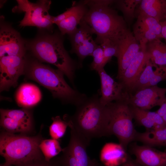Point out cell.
Here are the masks:
<instances>
[{
  "label": "cell",
  "instance_id": "1",
  "mask_svg": "<svg viewBox=\"0 0 166 166\" xmlns=\"http://www.w3.org/2000/svg\"><path fill=\"white\" fill-rule=\"evenodd\" d=\"M84 1L88 9L82 20L90 26L92 34L96 35V42L100 44L109 39L119 43L129 29L123 17L111 7L115 0Z\"/></svg>",
  "mask_w": 166,
  "mask_h": 166
},
{
  "label": "cell",
  "instance_id": "2",
  "mask_svg": "<svg viewBox=\"0 0 166 166\" xmlns=\"http://www.w3.org/2000/svg\"><path fill=\"white\" fill-rule=\"evenodd\" d=\"M99 98L98 94L87 97L76 107L73 115L63 117L68 127L89 142L92 138L109 136L110 109L101 103Z\"/></svg>",
  "mask_w": 166,
  "mask_h": 166
},
{
  "label": "cell",
  "instance_id": "3",
  "mask_svg": "<svg viewBox=\"0 0 166 166\" xmlns=\"http://www.w3.org/2000/svg\"><path fill=\"white\" fill-rule=\"evenodd\" d=\"M25 41L26 50L35 58L56 66L73 84L75 70L79 66L65 49L60 33L40 34L33 39Z\"/></svg>",
  "mask_w": 166,
  "mask_h": 166
},
{
  "label": "cell",
  "instance_id": "4",
  "mask_svg": "<svg viewBox=\"0 0 166 166\" xmlns=\"http://www.w3.org/2000/svg\"><path fill=\"white\" fill-rule=\"evenodd\" d=\"M25 60L24 74L29 79L48 89L53 97L76 107L87 97L85 94L71 87L64 78V74L59 69L43 64L35 57L26 56Z\"/></svg>",
  "mask_w": 166,
  "mask_h": 166
},
{
  "label": "cell",
  "instance_id": "5",
  "mask_svg": "<svg viewBox=\"0 0 166 166\" xmlns=\"http://www.w3.org/2000/svg\"><path fill=\"white\" fill-rule=\"evenodd\" d=\"M43 139L40 133L29 136L2 130L0 136V154L5 162L14 166L43 157L39 145Z\"/></svg>",
  "mask_w": 166,
  "mask_h": 166
},
{
  "label": "cell",
  "instance_id": "6",
  "mask_svg": "<svg viewBox=\"0 0 166 166\" xmlns=\"http://www.w3.org/2000/svg\"><path fill=\"white\" fill-rule=\"evenodd\" d=\"M107 105L110 110L109 136H116L119 144L126 150L128 145L135 140L137 132L129 105L125 101L113 102Z\"/></svg>",
  "mask_w": 166,
  "mask_h": 166
},
{
  "label": "cell",
  "instance_id": "7",
  "mask_svg": "<svg viewBox=\"0 0 166 166\" xmlns=\"http://www.w3.org/2000/svg\"><path fill=\"white\" fill-rule=\"evenodd\" d=\"M18 5L12 9L13 12L25 13L23 19L19 22L21 27L34 26L40 30L52 33L53 16L49 14L51 2L41 0L33 3L27 0H17Z\"/></svg>",
  "mask_w": 166,
  "mask_h": 166
},
{
  "label": "cell",
  "instance_id": "8",
  "mask_svg": "<svg viewBox=\"0 0 166 166\" xmlns=\"http://www.w3.org/2000/svg\"><path fill=\"white\" fill-rule=\"evenodd\" d=\"M67 146L63 148L62 155L53 160L56 166H96L98 164L89 156L86 148L89 142L73 128Z\"/></svg>",
  "mask_w": 166,
  "mask_h": 166
},
{
  "label": "cell",
  "instance_id": "9",
  "mask_svg": "<svg viewBox=\"0 0 166 166\" xmlns=\"http://www.w3.org/2000/svg\"><path fill=\"white\" fill-rule=\"evenodd\" d=\"M25 63V56H5L0 58L1 92L17 85L19 77L24 74Z\"/></svg>",
  "mask_w": 166,
  "mask_h": 166
},
{
  "label": "cell",
  "instance_id": "10",
  "mask_svg": "<svg viewBox=\"0 0 166 166\" xmlns=\"http://www.w3.org/2000/svg\"><path fill=\"white\" fill-rule=\"evenodd\" d=\"M26 50V41L19 33L1 20L0 58L5 56L25 57Z\"/></svg>",
  "mask_w": 166,
  "mask_h": 166
},
{
  "label": "cell",
  "instance_id": "11",
  "mask_svg": "<svg viewBox=\"0 0 166 166\" xmlns=\"http://www.w3.org/2000/svg\"><path fill=\"white\" fill-rule=\"evenodd\" d=\"M166 88L157 85L143 88L129 94L126 101L129 105L149 110L156 106H160L166 96Z\"/></svg>",
  "mask_w": 166,
  "mask_h": 166
},
{
  "label": "cell",
  "instance_id": "12",
  "mask_svg": "<svg viewBox=\"0 0 166 166\" xmlns=\"http://www.w3.org/2000/svg\"><path fill=\"white\" fill-rule=\"evenodd\" d=\"M101 84V103L106 106L113 101H126L129 94L121 82L116 81L104 68L97 72Z\"/></svg>",
  "mask_w": 166,
  "mask_h": 166
},
{
  "label": "cell",
  "instance_id": "13",
  "mask_svg": "<svg viewBox=\"0 0 166 166\" xmlns=\"http://www.w3.org/2000/svg\"><path fill=\"white\" fill-rule=\"evenodd\" d=\"M140 48L139 42L129 29L118 43V52L117 58L118 69L117 78L122 76Z\"/></svg>",
  "mask_w": 166,
  "mask_h": 166
},
{
  "label": "cell",
  "instance_id": "14",
  "mask_svg": "<svg viewBox=\"0 0 166 166\" xmlns=\"http://www.w3.org/2000/svg\"><path fill=\"white\" fill-rule=\"evenodd\" d=\"M130 152L136 157V161L142 166H166V152L152 147L133 143L129 146Z\"/></svg>",
  "mask_w": 166,
  "mask_h": 166
},
{
  "label": "cell",
  "instance_id": "15",
  "mask_svg": "<svg viewBox=\"0 0 166 166\" xmlns=\"http://www.w3.org/2000/svg\"><path fill=\"white\" fill-rule=\"evenodd\" d=\"M140 46V49L137 54L118 80L123 84L129 94L150 59L146 50V45Z\"/></svg>",
  "mask_w": 166,
  "mask_h": 166
},
{
  "label": "cell",
  "instance_id": "16",
  "mask_svg": "<svg viewBox=\"0 0 166 166\" xmlns=\"http://www.w3.org/2000/svg\"><path fill=\"white\" fill-rule=\"evenodd\" d=\"M120 144H106L100 152V158L105 166H120L125 163L129 155Z\"/></svg>",
  "mask_w": 166,
  "mask_h": 166
},
{
  "label": "cell",
  "instance_id": "17",
  "mask_svg": "<svg viewBox=\"0 0 166 166\" xmlns=\"http://www.w3.org/2000/svg\"><path fill=\"white\" fill-rule=\"evenodd\" d=\"M41 97V93L39 88L30 83L21 85L16 95V100L18 105L25 109L36 105L40 101Z\"/></svg>",
  "mask_w": 166,
  "mask_h": 166
},
{
  "label": "cell",
  "instance_id": "18",
  "mask_svg": "<svg viewBox=\"0 0 166 166\" xmlns=\"http://www.w3.org/2000/svg\"><path fill=\"white\" fill-rule=\"evenodd\" d=\"M88 8L84 1L77 2L74 11L69 16L57 24L61 34L69 35L73 33L77 29L81 21L86 14Z\"/></svg>",
  "mask_w": 166,
  "mask_h": 166
},
{
  "label": "cell",
  "instance_id": "19",
  "mask_svg": "<svg viewBox=\"0 0 166 166\" xmlns=\"http://www.w3.org/2000/svg\"><path fill=\"white\" fill-rule=\"evenodd\" d=\"M151 147H166V127L160 129L146 130L143 132H137L135 140Z\"/></svg>",
  "mask_w": 166,
  "mask_h": 166
},
{
  "label": "cell",
  "instance_id": "20",
  "mask_svg": "<svg viewBox=\"0 0 166 166\" xmlns=\"http://www.w3.org/2000/svg\"><path fill=\"white\" fill-rule=\"evenodd\" d=\"M146 50L152 63L158 66H166V45L160 39L148 42Z\"/></svg>",
  "mask_w": 166,
  "mask_h": 166
},
{
  "label": "cell",
  "instance_id": "21",
  "mask_svg": "<svg viewBox=\"0 0 166 166\" xmlns=\"http://www.w3.org/2000/svg\"><path fill=\"white\" fill-rule=\"evenodd\" d=\"M0 115L11 118L23 125L31 132L33 130V122L30 112L26 109H1Z\"/></svg>",
  "mask_w": 166,
  "mask_h": 166
},
{
  "label": "cell",
  "instance_id": "22",
  "mask_svg": "<svg viewBox=\"0 0 166 166\" xmlns=\"http://www.w3.org/2000/svg\"><path fill=\"white\" fill-rule=\"evenodd\" d=\"M164 0H142L139 4L138 12L143 13L160 22L164 19Z\"/></svg>",
  "mask_w": 166,
  "mask_h": 166
},
{
  "label": "cell",
  "instance_id": "23",
  "mask_svg": "<svg viewBox=\"0 0 166 166\" xmlns=\"http://www.w3.org/2000/svg\"><path fill=\"white\" fill-rule=\"evenodd\" d=\"M142 0H115L116 7L122 13L123 18L128 25H130L135 17V10Z\"/></svg>",
  "mask_w": 166,
  "mask_h": 166
},
{
  "label": "cell",
  "instance_id": "24",
  "mask_svg": "<svg viewBox=\"0 0 166 166\" xmlns=\"http://www.w3.org/2000/svg\"><path fill=\"white\" fill-rule=\"evenodd\" d=\"M154 65L151 60L147 61L145 66L129 92V94L145 88L147 87L154 73Z\"/></svg>",
  "mask_w": 166,
  "mask_h": 166
},
{
  "label": "cell",
  "instance_id": "25",
  "mask_svg": "<svg viewBox=\"0 0 166 166\" xmlns=\"http://www.w3.org/2000/svg\"><path fill=\"white\" fill-rule=\"evenodd\" d=\"M39 148L45 159L47 162H50L63 150L58 140L52 139L42 140L39 145Z\"/></svg>",
  "mask_w": 166,
  "mask_h": 166
},
{
  "label": "cell",
  "instance_id": "26",
  "mask_svg": "<svg viewBox=\"0 0 166 166\" xmlns=\"http://www.w3.org/2000/svg\"><path fill=\"white\" fill-rule=\"evenodd\" d=\"M79 25V27L73 33L69 35L72 46L71 51L81 44L93 34L90 26L82 19Z\"/></svg>",
  "mask_w": 166,
  "mask_h": 166
},
{
  "label": "cell",
  "instance_id": "27",
  "mask_svg": "<svg viewBox=\"0 0 166 166\" xmlns=\"http://www.w3.org/2000/svg\"><path fill=\"white\" fill-rule=\"evenodd\" d=\"M135 23L152 31L160 39L163 38L161 34L162 26L160 22L155 18L143 13L138 12L137 19Z\"/></svg>",
  "mask_w": 166,
  "mask_h": 166
},
{
  "label": "cell",
  "instance_id": "28",
  "mask_svg": "<svg viewBox=\"0 0 166 166\" xmlns=\"http://www.w3.org/2000/svg\"><path fill=\"white\" fill-rule=\"evenodd\" d=\"M133 28L134 36L141 46L146 45L153 40H160L152 31L146 27L135 23Z\"/></svg>",
  "mask_w": 166,
  "mask_h": 166
},
{
  "label": "cell",
  "instance_id": "29",
  "mask_svg": "<svg viewBox=\"0 0 166 166\" xmlns=\"http://www.w3.org/2000/svg\"><path fill=\"white\" fill-rule=\"evenodd\" d=\"M98 45L95 41L93 39L92 36H91L75 49L71 51V53H76L78 57L80 67L82 65L81 64L86 57L92 56L93 52Z\"/></svg>",
  "mask_w": 166,
  "mask_h": 166
},
{
  "label": "cell",
  "instance_id": "30",
  "mask_svg": "<svg viewBox=\"0 0 166 166\" xmlns=\"http://www.w3.org/2000/svg\"><path fill=\"white\" fill-rule=\"evenodd\" d=\"M52 119L53 122L49 127V134L51 139L58 140L65 135L68 124L59 116L52 117Z\"/></svg>",
  "mask_w": 166,
  "mask_h": 166
},
{
  "label": "cell",
  "instance_id": "31",
  "mask_svg": "<svg viewBox=\"0 0 166 166\" xmlns=\"http://www.w3.org/2000/svg\"><path fill=\"white\" fill-rule=\"evenodd\" d=\"M0 115V125L4 130L14 134L19 133L26 135L29 133L23 125L14 120L5 116Z\"/></svg>",
  "mask_w": 166,
  "mask_h": 166
},
{
  "label": "cell",
  "instance_id": "32",
  "mask_svg": "<svg viewBox=\"0 0 166 166\" xmlns=\"http://www.w3.org/2000/svg\"><path fill=\"white\" fill-rule=\"evenodd\" d=\"M129 105L133 118L137 123L144 127L146 130L155 128L154 124L147 116V110Z\"/></svg>",
  "mask_w": 166,
  "mask_h": 166
},
{
  "label": "cell",
  "instance_id": "33",
  "mask_svg": "<svg viewBox=\"0 0 166 166\" xmlns=\"http://www.w3.org/2000/svg\"><path fill=\"white\" fill-rule=\"evenodd\" d=\"M118 43L109 39L103 41L100 44L103 50L104 65L111 60L113 56L117 57L118 52Z\"/></svg>",
  "mask_w": 166,
  "mask_h": 166
},
{
  "label": "cell",
  "instance_id": "34",
  "mask_svg": "<svg viewBox=\"0 0 166 166\" xmlns=\"http://www.w3.org/2000/svg\"><path fill=\"white\" fill-rule=\"evenodd\" d=\"M92 56L93 60L90 65L91 70L98 72L104 68V56L103 50L100 45H98L93 52Z\"/></svg>",
  "mask_w": 166,
  "mask_h": 166
},
{
  "label": "cell",
  "instance_id": "35",
  "mask_svg": "<svg viewBox=\"0 0 166 166\" xmlns=\"http://www.w3.org/2000/svg\"><path fill=\"white\" fill-rule=\"evenodd\" d=\"M166 80V66H155L153 76L148 87L157 85L160 82Z\"/></svg>",
  "mask_w": 166,
  "mask_h": 166
},
{
  "label": "cell",
  "instance_id": "36",
  "mask_svg": "<svg viewBox=\"0 0 166 166\" xmlns=\"http://www.w3.org/2000/svg\"><path fill=\"white\" fill-rule=\"evenodd\" d=\"M147 116L155 125L154 129H160L166 127V124L162 117L156 111L147 110Z\"/></svg>",
  "mask_w": 166,
  "mask_h": 166
},
{
  "label": "cell",
  "instance_id": "37",
  "mask_svg": "<svg viewBox=\"0 0 166 166\" xmlns=\"http://www.w3.org/2000/svg\"><path fill=\"white\" fill-rule=\"evenodd\" d=\"M14 166H56V165L52 160L50 162H47L45 160L43 157Z\"/></svg>",
  "mask_w": 166,
  "mask_h": 166
},
{
  "label": "cell",
  "instance_id": "38",
  "mask_svg": "<svg viewBox=\"0 0 166 166\" xmlns=\"http://www.w3.org/2000/svg\"><path fill=\"white\" fill-rule=\"evenodd\" d=\"M76 6L77 2H73L72 6L68 9L66 11L56 16H53V23L57 25L66 18L74 11Z\"/></svg>",
  "mask_w": 166,
  "mask_h": 166
},
{
  "label": "cell",
  "instance_id": "39",
  "mask_svg": "<svg viewBox=\"0 0 166 166\" xmlns=\"http://www.w3.org/2000/svg\"><path fill=\"white\" fill-rule=\"evenodd\" d=\"M120 166H142L138 164L135 160L132 159L129 156L127 160L124 164Z\"/></svg>",
  "mask_w": 166,
  "mask_h": 166
},
{
  "label": "cell",
  "instance_id": "40",
  "mask_svg": "<svg viewBox=\"0 0 166 166\" xmlns=\"http://www.w3.org/2000/svg\"><path fill=\"white\" fill-rule=\"evenodd\" d=\"M160 23L162 27L161 34L162 38L166 41V21H160Z\"/></svg>",
  "mask_w": 166,
  "mask_h": 166
},
{
  "label": "cell",
  "instance_id": "41",
  "mask_svg": "<svg viewBox=\"0 0 166 166\" xmlns=\"http://www.w3.org/2000/svg\"><path fill=\"white\" fill-rule=\"evenodd\" d=\"M163 12L164 16V21H166V0H164Z\"/></svg>",
  "mask_w": 166,
  "mask_h": 166
},
{
  "label": "cell",
  "instance_id": "42",
  "mask_svg": "<svg viewBox=\"0 0 166 166\" xmlns=\"http://www.w3.org/2000/svg\"><path fill=\"white\" fill-rule=\"evenodd\" d=\"M0 166H14V165L5 162L4 163L1 164Z\"/></svg>",
  "mask_w": 166,
  "mask_h": 166
},
{
  "label": "cell",
  "instance_id": "43",
  "mask_svg": "<svg viewBox=\"0 0 166 166\" xmlns=\"http://www.w3.org/2000/svg\"><path fill=\"white\" fill-rule=\"evenodd\" d=\"M96 166H101L100 165L98 164H97Z\"/></svg>",
  "mask_w": 166,
  "mask_h": 166
}]
</instances>
